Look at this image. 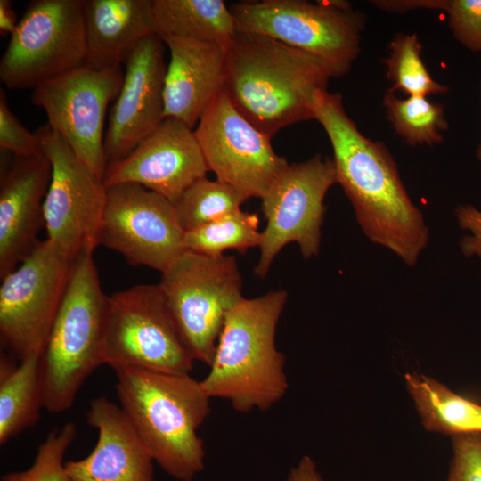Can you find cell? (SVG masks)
<instances>
[{"mask_svg": "<svg viewBox=\"0 0 481 481\" xmlns=\"http://www.w3.org/2000/svg\"><path fill=\"white\" fill-rule=\"evenodd\" d=\"M258 216L240 209L228 213L216 220L184 232V250L208 257H219L228 249L245 253L259 247L261 232Z\"/></svg>", "mask_w": 481, "mask_h": 481, "instance_id": "27", "label": "cell"}, {"mask_svg": "<svg viewBox=\"0 0 481 481\" xmlns=\"http://www.w3.org/2000/svg\"><path fill=\"white\" fill-rule=\"evenodd\" d=\"M382 105L395 132L407 144L434 146L444 141L448 122L443 104L425 96L400 98L387 91Z\"/></svg>", "mask_w": 481, "mask_h": 481, "instance_id": "25", "label": "cell"}, {"mask_svg": "<svg viewBox=\"0 0 481 481\" xmlns=\"http://www.w3.org/2000/svg\"><path fill=\"white\" fill-rule=\"evenodd\" d=\"M183 235L174 205L163 196L136 183L107 188L100 245L131 265L162 273L184 250Z\"/></svg>", "mask_w": 481, "mask_h": 481, "instance_id": "15", "label": "cell"}, {"mask_svg": "<svg viewBox=\"0 0 481 481\" xmlns=\"http://www.w3.org/2000/svg\"><path fill=\"white\" fill-rule=\"evenodd\" d=\"M158 285L184 346L194 361L209 366L226 315L244 299L235 257L183 250Z\"/></svg>", "mask_w": 481, "mask_h": 481, "instance_id": "7", "label": "cell"}, {"mask_svg": "<svg viewBox=\"0 0 481 481\" xmlns=\"http://www.w3.org/2000/svg\"><path fill=\"white\" fill-rule=\"evenodd\" d=\"M165 46L160 36H150L125 64L124 81L104 135L108 162L126 157L165 118Z\"/></svg>", "mask_w": 481, "mask_h": 481, "instance_id": "17", "label": "cell"}, {"mask_svg": "<svg viewBox=\"0 0 481 481\" xmlns=\"http://www.w3.org/2000/svg\"><path fill=\"white\" fill-rule=\"evenodd\" d=\"M85 0L31 1L0 61V80L10 89L39 84L85 66Z\"/></svg>", "mask_w": 481, "mask_h": 481, "instance_id": "8", "label": "cell"}, {"mask_svg": "<svg viewBox=\"0 0 481 481\" xmlns=\"http://www.w3.org/2000/svg\"><path fill=\"white\" fill-rule=\"evenodd\" d=\"M246 200L232 187L204 177L188 187L174 207L181 227L187 232L240 209Z\"/></svg>", "mask_w": 481, "mask_h": 481, "instance_id": "28", "label": "cell"}, {"mask_svg": "<svg viewBox=\"0 0 481 481\" xmlns=\"http://www.w3.org/2000/svg\"><path fill=\"white\" fill-rule=\"evenodd\" d=\"M288 299L283 289L238 303L226 315L210 370L201 385L210 398L228 401L240 412H265L289 388L285 356L275 344Z\"/></svg>", "mask_w": 481, "mask_h": 481, "instance_id": "4", "label": "cell"}, {"mask_svg": "<svg viewBox=\"0 0 481 481\" xmlns=\"http://www.w3.org/2000/svg\"><path fill=\"white\" fill-rule=\"evenodd\" d=\"M74 259L40 240L0 286L1 342L18 361L41 356L61 305Z\"/></svg>", "mask_w": 481, "mask_h": 481, "instance_id": "9", "label": "cell"}, {"mask_svg": "<svg viewBox=\"0 0 481 481\" xmlns=\"http://www.w3.org/2000/svg\"><path fill=\"white\" fill-rule=\"evenodd\" d=\"M446 481H481V432L452 436V459Z\"/></svg>", "mask_w": 481, "mask_h": 481, "instance_id": "31", "label": "cell"}, {"mask_svg": "<svg viewBox=\"0 0 481 481\" xmlns=\"http://www.w3.org/2000/svg\"><path fill=\"white\" fill-rule=\"evenodd\" d=\"M170 53L167 67L165 118L193 128L222 92L225 47L182 37L162 38Z\"/></svg>", "mask_w": 481, "mask_h": 481, "instance_id": "20", "label": "cell"}, {"mask_svg": "<svg viewBox=\"0 0 481 481\" xmlns=\"http://www.w3.org/2000/svg\"><path fill=\"white\" fill-rule=\"evenodd\" d=\"M337 183L332 159L317 153L289 165L261 199L266 221L261 232L260 256L254 273L265 278L278 253L289 243L298 244L304 258L317 256L326 212L325 196Z\"/></svg>", "mask_w": 481, "mask_h": 481, "instance_id": "12", "label": "cell"}, {"mask_svg": "<svg viewBox=\"0 0 481 481\" xmlns=\"http://www.w3.org/2000/svg\"><path fill=\"white\" fill-rule=\"evenodd\" d=\"M85 66L104 69L126 64L146 37L158 34L153 0H85Z\"/></svg>", "mask_w": 481, "mask_h": 481, "instance_id": "21", "label": "cell"}, {"mask_svg": "<svg viewBox=\"0 0 481 481\" xmlns=\"http://www.w3.org/2000/svg\"><path fill=\"white\" fill-rule=\"evenodd\" d=\"M194 134L208 171L247 199L265 196L289 167L259 131L221 92L204 112Z\"/></svg>", "mask_w": 481, "mask_h": 481, "instance_id": "14", "label": "cell"}, {"mask_svg": "<svg viewBox=\"0 0 481 481\" xmlns=\"http://www.w3.org/2000/svg\"><path fill=\"white\" fill-rule=\"evenodd\" d=\"M39 151L52 165V178L44 200L47 238L75 259L93 254L107 200L103 180L84 164L48 124L35 132Z\"/></svg>", "mask_w": 481, "mask_h": 481, "instance_id": "11", "label": "cell"}, {"mask_svg": "<svg viewBox=\"0 0 481 481\" xmlns=\"http://www.w3.org/2000/svg\"><path fill=\"white\" fill-rule=\"evenodd\" d=\"M86 420L98 439L86 457L65 462L71 481H154L153 457L120 406L96 397Z\"/></svg>", "mask_w": 481, "mask_h": 481, "instance_id": "19", "label": "cell"}, {"mask_svg": "<svg viewBox=\"0 0 481 481\" xmlns=\"http://www.w3.org/2000/svg\"><path fill=\"white\" fill-rule=\"evenodd\" d=\"M420 9L444 12L453 37L473 53L481 51V0H420Z\"/></svg>", "mask_w": 481, "mask_h": 481, "instance_id": "30", "label": "cell"}, {"mask_svg": "<svg viewBox=\"0 0 481 481\" xmlns=\"http://www.w3.org/2000/svg\"><path fill=\"white\" fill-rule=\"evenodd\" d=\"M19 24L16 12L10 0H0V33L6 37L12 35Z\"/></svg>", "mask_w": 481, "mask_h": 481, "instance_id": "35", "label": "cell"}, {"mask_svg": "<svg viewBox=\"0 0 481 481\" xmlns=\"http://www.w3.org/2000/svg\"><path fill=\"white\" fill-rule=\"evenodd\" d=\"M77 436V427L67 422L48 433L40 444L33 464L26 470L4 474L1 481H71L64 455Z\"/></svg>", "mask_w": 481, "mask_h": 481, "instance_id": "29", "label": "cell"}, {"mask_svg": "<svg viewBox=\"0 0 481 481\" xmlns=\"http://www.w3.org/2000/svg\"><path fill=\"white\" fill-rule=\"evenodd\" d=\"M404 379L407 390L428 430L452 436L474 431L478 404L457 395L428 376L407 373Z\"/></svg>", "mask_w": 481, "mask_h": 481, "instance_id": "24", "label": "cell"}, {"mask_svg": "<svg viewBox=\"0 0 481 481\" xmlns=\"http://www.w3.org/2000/svg\"><path fill=\"white\" fill-rule=\"evenodd\" d=\"M52 165L42 153L16 157L0 178V278L33 251L40 240Z\"/></svg>", "mask_w": 481, "mask_h": 481, "instance_id": "18", "label": "cell"}, {"mask_svg": "<svg viewBox=\"0 0 481 481\" xmlns=\"http://www.w3.org/2000/svg\"><path fill=\"white\" fill-rule=\"evenodd\" d=\"M120 407L154 461L172 477L192 481L205 469L198 429L211 412L210 397L190 373L134 366L113 368Z\"/></svg>", "mask_w": 481, "mask_h": 481, "instance_id": "3", "label": "cell"}, {"mask_svg": "<svg viewBox=\"0 0 481 481\" xmlns=\"http://www.w3.org/2000/svg\"><path fill=\"white\" fill-rule=\"evenodd\" d=\"M454 213L459 226L469 232L459 242L462 255L481 257V210L471 204H461Z\"/></svg>", "mask_w": 481, "mask_h": 481, "instance_id": "33", "label": "cell"}, {"mask_svg": "<svg viewBox=\"0 0 481 481\" xmlns=\"http://www.w3.org/2000/svg\"><path fill=\"white\" fill-rule=\"evenodd\" d=\"M104 364L190 373L184 346L158 284H140L109 296Z\"/></svg>", "mask_w": 481, "mask_h": 481, "instance_id": "10", "label": "cell"}, {"mask_svg": "<svg viewBox=\"0 0 481 481\" xmlns=\"http://www.w3.org/2000/svg\"><path fill=\"white\" fill-rule=\"evenodd\" d=\"M108 300L92 254L77 256L39 359L43 408L49 413L69 410L86 379L104 364Z\"/></svg>", "mask_w": 481, "mask_h": 481, "instance_id": "5", "label": "cell"}, {"mask_svg": "<svg viewBox=\"0 0 481 481\" xmlns=\"http://www.w3.org/2000/svg\"><path fill=\"white\" fill-rule=\"evenodd\" d=\"M475 431L481 432V405H480V408H479V411H478V413H477V416Z\"/></svg>", "mask_w": 481, "mask_h": 481, "instance_id": "36", "label": "cell"}, {"mask_svg": "<svg viewBox=\"0 0 481 481\" xmlns=\"http://www.w3.org/2000/svg\"><path fill=\"white\" fill-rule=\"evenodd\" d=\"M158 35L227 46L237 32L223 0H153Z\"/></svg>", "mask_w": 481, "mask_h": 481, "instance_id": "22", "label": "cell"}, {"mask_svg": "<svg viewBox=\"0 0 481 481\" xmlns=\"http://www.w3.org/2000/svg\"><path fill=\"white\" fill-rule=\"evenodd\" d=\"M287 481H324L318 471L314 461L307 455L303 456L288 474Z\"/></svg>", "mask_w": 481, "mask_h": 481, "instance_id": "34", "label": "cell"}, {"mask_svg": "<svg viewBox=\"0 0 481 481\" xmlns=\"http://www.w3.org/2000/svg\"><path fill=\"white\" fill-rule=\"evenodd\" d=\"M332 77L328 65L263 35L237 31L225 47L222 92L259 131L314 119L316 94Z\"/></svg>", "mask_w": 481, "mask_h": 481, "instance_id": "2", "label": "cell"}, {"mask_svg": "<svg viewBox=\"0 0 481 481\" xmlns=\"http://www.w3.org/2000/svg\"><path fill=\"white\" fill-rule=\"evenodd\" d=\"M387 49L388 55L381 62L386 66V77L391 85L388 92L428 97L448 91L446 86L433 78L424 64L422 45L416 33H396Z\"/></svg>", "mask_w": 481, "mask_h": 481, "instance_id": "26", "label": "cell"}, {"mask_svg": "<svg viewBox=\"0 0 481 481\" xmlns=\"http://www.w3.org/2000/svg\"><path fill=\"white\" fill-rule=\"evenodd\" d=\"M39 355H29L18 364L6 355L0 361V444L36 425L43 408Z\"/></svg>", "mask_w": 481, "mask_h": 481, "instance_id": "23", "label": "cell"}, {"mask_svg": "<svg viewBox=\"0 0 481 481\" xmlns=\"http://www.w3.org/2000/svg\"><path fill=\"white\" fill-rule=\"evenodd\" d=\"M476 155H477V159H478V161H479V163L481 165V142H480V143H479V145H478V147H477V149L476 151Z\"/></svg>", "mask_w": 481, "mask_h": 481, "instance_id": "37", "label": "cell"}, {"mask_svg": "<svg viewBox=\"0 0 481 481\" xmlns=\"http://www.w3.org/2000/svg\"><path fill=\"white\" fill-rule=\"evenodd\" d=\"M314 112L332 147L337 183L363 234L409 267L415 266L428 247L429 231L387 147L360 132L345 110L341 94L319 92Z\"/></svg>", "mask_w": 481, "mask_h": 481, "instance_id": "1", "label": "cell"}, {"mask_svg": "<svg viewBox=\"0 0 481 481\" xmlns=\"http://www.w3.org/2000/svg\"><path fill=\"white\" fill-rule=\"evenodd\" d=\"M0 147L16 157L41 153L35 133L28 130L11 110L4 89L0 90Z\"/></svg>", "mask_w": 481, "mask_h": 481, "instance_id": "32", "label": "cell"}, {"mask_svg": "<svg viewBox=\"0 0 481 481\" xmlns=\"http://www.w3.org/2000/svg\"><path fill=\"white\" fill-rule=\"evenodd\" d=\"M208 171L194 131L176 118H166L126 157L108 163L103 183L106 188L136 183L174 205Z\"/></svg>", "mask_w": 481, "mask_h": 481, "instance_id": "16", "label": "cell"}, {"mask_svg": "<svg viewBox=\"0 0 481 481\" xmlns=\"http://www.w3.org/2000/svg\"><path fill=\"white\" fill-rule=\"evenodd\" d=\"M237 31L272 37L323 61L332 77L349 73L366 16L343 0H262L229 6Z\"/></svg>", "mask_w": 481, "mask_h": 481, "instance_id": "6", "label": "cell"}, {"mask_svg": "<svg viewBox=\"0 0 481 481\" xmlns=\"http://www.w3.org/2000/svg\"><path fill=\"white\" fill-rule=\"evenodd\" d=\"M124 76L121 66H83L39 84L31 94L32 103L45 110L47 124L102 180L109 163L103 146L106 110L117 99Z\"/></svg>", "mask_w": 481, "mask_h": 481, "instance_id": "13", "label": "cell"}]
</instances>
